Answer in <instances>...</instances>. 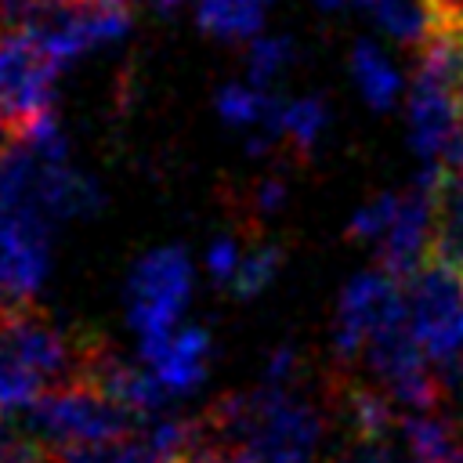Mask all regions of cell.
Returning a JSON list of instances; mask_svg holds the SVG:
<instances>
[{
    "mask_svg": "<svg viewBox=\"0 0 463 463\" xmlns=\"http://www.w3.org/2000/svg\"><path fill=\"white\" fill-rule=\"evenodd\" d=\"M14 420L25 427V434L36 445H47L54 452L76 449V445L112 441V438L134 434L141 427V420L130 409H123L116 398H109L90 380L47 391L36 405H29Z\"/></svg>",
    "mask_w": 463,
    "mask_h": 463,
    "instance_id": "6da1fadb",
    "label": "cell"
},
{
    "mask_svg": "<svg viewBox=\"0 0 463 463\" xmlns=\"http://www.w3.org/2000/svg\"><path fill=\"white\" fill-rule=\"evenodd\" d=\"M127 322L137 344L159 340L184 326V307L192 297V260L181 246H159L137 257L127 275Z\"/></svg>",
    "mask_w": 463,
    "mask_h": 463,
    "instance_id": "7a4b0ae2",
    "label": "cell"
},
{
    "mask_svg": "<svg viewBox=\"0 0 463 463\" xmlns=\"http://www.w3.org/2000/svg\"><path fill=\"white\" fill-rule=\"evenodd\" d=\"M398 326H409L405 279L391 275L387 268L358 271L336 297L333 351L340 362H354L365 354L373 340H380Z\"/></svg>",
    "mask_w": 463,
    "mask_h": 463,
    "instance_id": "3957f363",
    "label": "cell"
},
{
    "mask_svg": "<svg viewBox=\"0 0 463 463\" xmlns=\"http://www.w3.org/2000/svg\"><path fill=\"white\" fill-rule=\"evenodd\" d=\"M58 65L61 61L25 29L0 33V112L11 116L25 137L51 119Z\"/></svg>",
    "mask_w": 463,
    "mask_h": 463,
    "instance_id": "277c9868",
    "label": "cell"
},
{
    "mask_svg": "<svg viewBox=\"0 0 463 463\" xmlns=\"http://www.w3.org/2000/svg\"><path fill=\"white\" fill-rule=\"evenodd\" d=\"M51 268V224L29 210H0V307L29 304Z\"/></svg>",
    "mask_w": 463,
    "mask_h": 463,
    "instance_id": "5b68a950",
    "label": "cell"
},
{
    "mask_svg": "<svg viewBox=\"0 0 463 463\" xmlns=\"http://www.w3.org/2000/svg\"><path fill=\"white\" fill-rule=\"evenodd\" d=\"M145 369L163 383V391L170 398H184L192 391H199L210 376V354H213V340L203 326H177L174 333L137 344Z\"/></svg>",
    "mask_w": 463,
    "mask_h": 463,
    "instance_id": "8992f818",
    "label": "cell"
},
{
    "mask_svg": "<svg viewBox=\"0 0 463 463\" xmlns=\"http://www.w3.org/2000/svg\"><path fill=\"white\" fill-rule=\"evenodd\" d=\"M394 438L409 463H452L463 452L456 427L438 412H405Z\"/></svg>",
    "mask_w": 463,
    "mask_h": 463,
    "instance_id": "52a82bcc",
    "label": "cell"
},
{
    "mask_svg": "<svg viewBox=\"0 0 463 463\" xmlns=\"http://www.w3.org/2000/svg\"><path fill=\"white\" fill-rule=\"evenodd\" d=\"M326 123H329V109H326L322 98H297V101H286V105L275 101L271 123L264 130V141L268 137H282L293 148L307 152L318 141V134L326 130Z\"/></svg>",
    "mask_w": 463,
    "mask_h": 463,
    "instance_id": "ba28073f",
    "label": "cell"
},
{
    "mask_svg": "<svg viewBox=\"0 0 463 463\" xmlns=\"http://www.w3.org/2000/svg\"><path fill=\"white\" fill-rule=\"evenodd\" d=\"M351 72H354L362 94L369 98V105H376V109H387V105L402 94V76H398V69H394L391 58H387L376 43H369V40L354 43V51H351Z\"/></svg>",
    "mask_w": 463,
    "mask_h": 463,
    "instance_id": "9c48e42d",
    "label": "cell"
},
{
    "mask_svg": "<svg viewBox=\"0 0 463 463\" xmlns=\"http://www.w3.org/2000/svg\"><path fill=\"white\" fill-rule=\"evenodd\" d=\"M268 0H199V25L221 40H246L260 29Z\"/></svg>",
    "mask_w": 463,
    "mask_h": 463,
    "instance_id": "30bf717a",
    "label": "cell"
},
{
    "mask_svg": "<svg viewBox=\"0 0 463 463\" xmlns=\"http://www.w3.org/2000/svg\"><path fill=\"white\" fill-rule=\"evenodd\" d=\"M58 463H166L152 441L141 434V427L134 434L112 438V441H98V445H76V449H61L54 452Z\"/></svg>",
    "mask_w": 463,
    "mask_h": 463,
    "instance_id": "8fae6325",
    "label": "cell"
},
{
    "mask_svg": "<svg viewBox=\"0 0 463 463\" xmlns=\"http://www.w3.org/2000/svg\"><path fill=\"white\" fill-rule=\"evenodd\" d=\"M217 112L232 123V127H253V130H268L275 101L264 94V87L253 83H232L217 90Z\"/></svg>",
    "mask_w": 463,
    "mask_h": 463,
    "instance_id": "7c38bea8",
    "label": "cell"
},
{
    "mask_svg": "<svg viewBox=\"0 0 463 463\" xmlns=\"http://www.w3.org/2000/svg\"><path fill=\"white\" fill-rule=\"evenodd\" d=\"M279 268H282V250H279L275 242H257V246H250V250L242 253V264H239V271H235V279H232V286H228V293H232L235 300H257V297L275 282Z\"/></svg>",
    "mask_w": 463,
    "mask_h": 463,
    "instance_id": "4fadbf2b",
    "label": "cell"
},
{
    "mask_svg": "<svg viewBox=\"0 0 463 463\" xmlns=\"http://www.w3.org/2000/svg\"><path fill=\"white\" fill-rule=\"evenodd\" d=\"M293 58V43L282 36H268V40H253L246 51V72L253 87H268Z\"/></svg>",
    "mask_w": 463,
    "mask_h": 463,
    "instance_id": "5bb4252c",
    "label": "cell"
},
{
    "mask_svg": "<svg viewBox=\"0 0 463 463\" xmlns=\"http://www.w3.org/2000/svg\"><path fill=\"white\" fill-rule=\"evenodd\" d=\"M394 213H398V192H383V195H376V199H369L365 206L354 210V217L347 224V235L362 239V242H380L387 235Z\"/></svg>",
    "mask_w": 463,
    "mask_h": 463,
    "instance_id": "9a60e30c",
    "label": "cell"
},
{
    "mask_svg": "<svg viewBox=\"0 0 463 463\" xmlns=\"http://www.w3.org/2000/svg\"><path fill=\"white\" fill-rule=\"evenodd\" d=\"M336 463H409V456L402 452L398 438H362L351 434V441L340 449Z\"/></svg>",
    "mask_w": 463,
    "mask_h": 463,
    "instance_id": "2e32d148",
    "label": "cell"
},
{
    "mask_svg": "<svg viewBox=\"0 0 463 463\" xmlns=\"http://www.w3.org/2000/svg\"><path fill=\"white\" fill-rule=\"evenodd\" d=\"M242 246H239V239L235 235H221V239H213L210 242V250H206V271H210V279L217 282V286H232V279H235V271H239V264H242Z\"/></svg>",
    "mask_w": 463,
    "mask_h": 463,
    "instance_id": "e0dca14e",
    "label": "cell"
},
{
    "mask_svg": "<svg viewBox=\"0 0 463 463\" xmlns=\"http://www.w3.org/2000/svg\"><path fill=\"white\" fill-rule=\"evenodd\" d=\"M300 373H304V362H300L297 347H289V344L275 347L264 362V380L268 383H300Z\"/></svg>",
    "mask_w": 463,
    "mask_h": 463,
    "instance_id": "ac0fdd59",
    "label": "cell"
},
{
    "mask_svg": "<svg viewBox=\"0 0 463 463\" xmlns=\"http://www.w3.org/2000/svg\"><path fill=\"white\" fill-rule=\"evenodd\" d=\"M438 163H441L449 174L463 177V112H459V123H456V130H452V137H449V145H445V152H441Z\"/></svg>",
    "mask_w": 463,
    "mask_h": 463,
    "instance_id": "d6986e66",
    "label": "cell"
},
{
    "mask_svg": "<svg viewBox=\"0 0 463 463\" xmlns=\"http://www.w3.org/2000/svg\"><path fill=\"white\" fill-rule=\"evenodd\" d=\"M282 199H286V188H282L279 181H264V184H257V192H253V203H257L260 213H271L275 206H282Z\"/></svg>",
    "mask_w": 463,
    "mask_h": 463,
    "instance_id": "ffe728a7",
    "label": "cell"
},
{
    "mask_svg": "<svg viewBox=\"0 0 463 463\" xmlns=\"http://www.w3.org/2000/svg\"><path fill=\"white\" fill-rule=\"evenodd\" d=\"M25 141V134H22V127L11 119V116H4L0 112V159L11 152V148H18Z\"/></svg>",
    "mask_w": 463,
    "mask_h": 463,
    "instance_id": "44dd1931",
    "label": "cell"
},
{
    "mask_svg": "<svg viewBox=\"0 0 463 463\" xmlns=\"http://www.w3.org/2000/svg\"><path fill=\"white\" fill-rule=\"evenodd\" d=\"M456 94L463 101V47H459V58H456Z\"/></svg>",
    "mask_w": 463,
    "mask_h": 463,
    "instance_id": "7402d4cb",
    "label": "cell"
},
{
    "mask_svg": "<svg viewBox=\"0 0 463 463\" xmlns=\"http://www.w3.org/2000/svg\"><path fill=\"white\" fill-rule=\"evenodd\" d=\"M90 4H123V0H90Z\"/></svg>",
    "mask_w": 463,
    "mask_h": 463,
    "instance_id": "603a6c76",
    "label": "cell"
},
{
    "mask_svg": "<svg viewBox=\"0 0 463 463\" xmlns=\"http://www.w3.org/2000/svg\"><path fill=\"white\" fill-rule=\"evenodd\" d=\"M452 463H463V452H459V456H456V459H452Z\"/></svg>",
    "mask_w": 463,
    "mask_h": 463,
    "instance_id": "cb8c5ba5",
    "label": "cell"
},
{
    "mask_svg": "<svg viewBox=\"0 0 463 463\" xmlns=\"http://www.w3.org/2000/svg\"><path fill=\"white\" fill-rule=\"evenodd\" d=\"M159 4H166V7H170V4H177V0H159Z\"/></svg>",
    "mask_w": 463,
    "mask_h": 463,
    "instance_id": "d4e9b609",
    "label": "cell"
},
{
    "mask_svg": "<svg viewBox=\"0 0 463 463\" xmlns=\"http://www.w3.org/2000/svg\"><path fill=\"white\" fill-rule=\"evenodd\" d=\"M452 4H463V0H452Z\"/></svg>",
    "mask_w": 463,
    "mask_h": 463,
    "instance_id": "484cf974",
    "label": "cell"
}]
</instances>
